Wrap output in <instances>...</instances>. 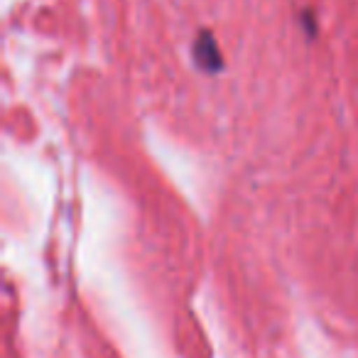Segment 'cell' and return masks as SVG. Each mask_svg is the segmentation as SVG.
<instances>
[{"mask_svg": "<svg viewBox=\"0 0 358 358\" xmlns=\"http://www.w3.org/2000/svg\"><path fill=\"white\" fill-rule=\"evenodd\" d=\"M192 55H194V64L206 74H219L224 69V57H221L219 42L209 30L199 32V37L194 40V47H192Z\"/></svg>", "mask_w": 358, "mask_h": 358, "instance_id": "1", "label": "cell"}]
</instances>
